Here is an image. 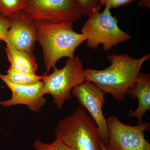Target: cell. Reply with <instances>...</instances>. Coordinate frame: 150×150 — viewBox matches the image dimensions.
<instances>
[{
    "instance_id": "1",
    "label": "cell",
    "mask_w": 150,
    "mask_h": 150,
    "mask_svg": "<svg viewBox=\"0 0 150 150\" xmlns=\"http://www.w3.org/2000/svg\"><path fill=\"white\" fill-rule=\"evenodd\" d=\"M110 65L103 70H84L85 80L91 82L105 94L123 103L128 92L134 86L142 65L150 58L146 54L139 59L127 54L108 55Z\"/></svg>"
},
{
    "instance_id": "2",
    "label": "cell",
    "mask_w": 150,
    "mask_h": 150,
    "mask_svg": "<svg viewBox=\"0 0 150 150\" xmlns=\"http://www.w3.org/2000/svg\"><path fill=\"white\" fill-rule=\"evenodd\" d=\"M33 22L36 30L37 41L43 50L46 74L56 66L59 59L63 57L73 58L78 46L86 41L81 33L74 30L73 23Z\"/></svg>"
},
{
    "instance_id": "3",
    "label": "cell",
    "mask_w": 150,
    "mask_h": 150,
    "mask_svg": "<svg viewBox=\"0 0 150 150\" xmlns=\"http://www.w3.org/2000/svg\"><path fill=\"white\" fill-rule=\"evenodd\" d=\"M54 134L72 150H102L96 123L81 105L59 122Z\"/></svg>"
},
{
    "instance_id": "4",
    "label": "cell",
    "mask_w": 150,
    "mask_h": 150,
    "mask_svg": "<svg viewBox=\"0 0 150 150\" xmlns=\"http://www.w3.org/2000/svg\"><path fill=\"white\" fill-rule=\"evenodd\" d=\"M98 6L88 16L81 29L87 46L96 49L100 45L105 51L130 40L131 36L118 25V19L111 14L110 9L105 7L101 12Z\"/></svg>"
},
{
    "instance_id": "5",
    "label": "cell",
    "mask_w": 150,
    "mask_h": 150,
    "mask_svg": "<svg viewBox=\"0 0 150 150\" xmlns=\"http://www.w3.org/2000/svg\"><path fill=\"white\" fill-rule=\"evenodd\" d=\"M53 72L45 74L43 80L45 94L52 96L54 103L62 109L67 100L72 99L73 88L84 81L83 65L78 56L69 59L62 69L54 67Z\"/></svg>"
},
{
    "instance_id": "6",
    "label": "cell",
    "mask_w": 150,
    "mask_h": 150,
    "mask_svg": "<svg viewBox=\"0 0 150 150\" xmlns=\"http://www.w3.org/2000/svg\"><path fill=\"white\" fill-rule=\"evenodd\" d=\"M33 21L74 23L83 16L76 0H25L23 10Z\"/></svg>"
},
{
    "instance_id": "7",
    "label": "cell",
    "mask_w": 150,
    "mask_h": 150,
    "mask_svg": "<svg viewBox=\"0 0 150 150\" xmlns=\"http://www.w3.org/2000/svg\"><path fill=\"white\" fill-rule=\"evenodd\" d=\"M109 141L105 145L107 150H150V144L145 139V131L150 129L148 122L136 126L122 123L116 116L107 119Z\"/></svg>"
},
{
    "instance_id": "8",
    "label": "cell",
    "mask_w": 150,
    "mask_h": 150,
    "mask_svg": "<svg viewBox=\"0 0 150 150\" xmlns=\"http://www.w3.org/2000/svg\"><path fill=\"white\" fill-rule=\"evenodd\" d=\"M71 93L78 99L96 123L100 139L105 145L109 141L107 120L105 118L102 108L105 103V94L94 84L85 80L75 87Z\"/></svg>"
},
{
    "instance_id": "9",
    "label": "cell",
    "mask_w": 150,
    "mask_h": 150,
    "mask_svg": "<svg viewBox=\"0 0 150 150\" xmlns=\"http://www.w3.org/2000/svg\"><path fill=\"white\" fill-rule=\"evenodd\" d=\"M11 25L3 41L21 51L33 53L37 41L36 30L33 21L23 11L9 16Z\"/></svg>"
},
{
    "instance_id": "10",
    "label": "cell",
    "mask_w": 150,
    "mask_h": 150,
    "mask_svg": "<svg viewBox=\"0 0 150 150\" xmlns=\"http://www.w3.org/2000/svg\"><path fill=\"white\" fill-rule=\"evenodd\" d=\"M2 81L10 90L12 96L8 100L1 101V105L11 107L17 105H25L30 110L38 112L46 103L43 81L30 85H21L11 83L5 80Z\"/></svg>"
},
{
    "instance_id": "11",
    "label": "cell",
    "mask_w": 150,
    "mask_h": 150,
    "mask_svg": "<svg viewBox=\"0 0 150 150\" xmlns=\"http://www.w3.org/2000/svg\"><path fill=\"white\" fill-rule=\"evenodd\" d=\"M127 95L134 99L137 98L138 106L136 110L128 114L129 117H136L138 124L142 123L143 116L150 110V75L140 72L135 85L129 91Z\"/></svg>"
},
{
    "instance_id": "12",
    "label": "cell",
    "mask_w": 150,
    "mask_h": 150,
    "mask_svg": "<svg viewBox=\"0 0 150 150\" xmlns=\"http://www.w3.org/2000/svg\"><path fill=\"white\" fill-rule=\"evenodd\" d=\"M6 54L10 67L19 72L36 74L38 66L33 53L21 51L10 44H6Z\"/></svg>"
},
{
    "instance_id": "13",
    "label": "cell",
    "mask_w": 150,
    "mask_h": 150,
    "mask_svg": "<svg viewBox=\"0 0 150 150\" xmlns=\"http://www.w3.org/2000/svg\"><path fill=\"white\" fill-rule=\"evenodd\" d=\"M44 74L38 76L36 74H25L17 71L10 66L6 74L0 73V79L6 80L11 83L21 85H30L43 80Z\"/></svg>"
},
{
    "instance_id": "14",
    "label": "cell",
    "mask_w": 150,
    "mask_h": 150,
    "mask_svg": "<svg viewBox=\"0 0 150 150\" xmlns=\"http://www.w3.org/2000/svg\"><path fill=\"white\" fill-rule=\"evenodd\" d=\"M25 6V0H0V14L8 17L12 14L23 11Z\"/></svg>"
},
{
    "instance_id": "15",
    "label": "cell",
    "mask_w": 150,
    "mask_h": 150,
    "mask_svg": "<svg viewBox=\"0 0 150 150\" xmlns=\"http://www.w3.org/2000/svg\"><path fill=\"white\" fill-rule=\"evenodd\" d=\"M33 146L36 150H72L56 139L52 143L48 144L37 139L34 142Z\"/></svg>"
},
{
    "instance_id": "16",
    "label": "cell",
    "mask_w": 150,
    "mask_h": 150,
    "mask_svg": "<svg viewBox=\"0 0 150 150\" xmlns=\"http://www.w3.org/2000/svg\"><path fill=\"white\" fill-rule=\"evenodd\" d=\"M82 11L83 16H88L99 6L100 0H76Z\"/></svg>"
},
{
    "instance_id": "17",
    "label": "cell",
    "mask_w": 150,
    "mask_h": 150,
    "mask_svg": "<svg viewBox=\"0 0 150 150\" xmlns=\"http://www.w3.org/2000/svg\"><path fill=\"white\" fill-rule=\"evenodd\" d=\"M136 0H100L99 6L110 9L128 4Z\"/></svg>"
},
{
    "instance_id": "18",
    "label": "cell",
    "mask_w": 150,
    "mask_h": 150,
    "mask_svg": "<svg viewBox=\"0 0 150 150\" xmlns=\"http://www.w3.org/2000/svg\"><path fill=\"white\" fill-rule=\"evenodd\" d=\"M10 25L11 21L8 17L0 16V50L1 42L6 36Z\"/></svg>"
},
{
    "instance_id": "19",
    "label": "cell",
    "mask_w": 150,
    "mask_h": 150,
    "mask_svg": "<svg viewBox=\"0 0 150 150\" xmlns=\"http://www.w3.org/2000/svg\"><path fill=\"white\" fill-rule=\"evenodd\" d=\"M138 5L141 7L150 8V0H140Z\"/></svg>"
},
{
    "instance_id": "20",
    "label": "cell",
    "mask_w": 150,
    "mask_h": 150,
    "mask_svg": "<svg viewBox=\"0 0 150 150\" xmlns=\"http://www.w3.org/2000/svg\"><path fill=\"white\" fill-rule=\"evenodd\" d=\"M100 146H101L102 150H107L106 149V148H105V145L104 143L101 141H100Z\"/></svg>"
},
{
    "instance_id": "21",
    "label": "cell",
    "mask_w": 150,
    "mask_h": 150,
    "mask_svg": "<svg viewBox=\"0 0 150 150\" xmlns=\"http://www.w3.org/2000/svg\"><path fill=\"white\" fill-rule=\"evenodd\" d=\"M1 16V14H0V16Z\"/></svg>"
}]
</instances>
